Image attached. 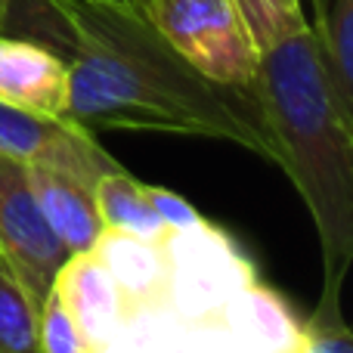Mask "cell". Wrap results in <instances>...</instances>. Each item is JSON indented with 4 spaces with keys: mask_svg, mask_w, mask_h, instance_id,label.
I'll return each instance as SVG.
<instances>
[{
    "mask_svg": "<svg viewBox=\"0 0 353 353\" xmlns=\"http://www.w3.org/2000/svg\"><path fill=\"white\" fill-rule=\"evenodd\" d=\"M12 28L68 62V118L84 128L220 140L276 159L254 93L201 78L140 0H12Z\"/></svg>",
    "mask_w": 353,
    "mask_h": 353,
    "instance_id": "obj_1",
    "label": "cell"
},
{
    "mask_svg": "<svg viewBox=\"0 0 353 353\" xmlns=\"http://www.w3.org/2000/svg\"><path fill=\"white\" fill-rule=\"evenodd\" d=\"M251 93L273 143V165L285 171L316 226L319 304H341L353 267V124L329 81L310 22L261 50Z\"/></svg>",
    "mask_w": 353,
    "mask_h": 353,
    "instance_id": "obj_2",
    "label": "cell"
},
{
    "mask_svg": "<svg viewBox=\"0 0 353 353\" xmlns=\"http://www.w3.org/2000/svg\"><path fill=\"white\" fill-rule=\"evenodd\" d=\"M143 10L201 78L239 90L254 87L261 50L232 0H143Z\"/></svg>",
    "mask_w": 353,
    "mask_h": 353,
    "instance_id": "obj_3",
    "label": "cell"
},
{
    "mask_svg": "<svg viewBox=\"0 0 353 353\" xmlns=\"http://www.w3.org/2000/svg\"><path fill=\"white\" fill-rule=\"evenodd\" d=\"M165 257L168 279L159 304L183 319L217 316L257 282V270L248 254L211 220L168 232Z\"/></svg>",
    "mask_w": 353,
    "mask_h": 353,
    "instance_id": "obj_4",
    "label": "cell"
},
{
    "mask_svg": "<svg viewBox=\"0 0 353 353\" xmlns=\"http://www.w3.org/2000/svg\"><path fill=\"white\" fill-rule=\"evenodd\" d=\"M65 257L68 248L50 230L31 192L25 165L0 155V263L12 273L37 310Z\"/></svg>",
    "mask_w": 353,
    "mask_h": 353,
    "instance_id": "obj_5",
    "label": "cell"
},
{
    "mask_svg": "<svg viewBox=\"0 0 353 353\" xmlns=\"http://www.w3.org/2000/svg\"><path fill=\"white\" fill-rule=\"evenodd\" d=\"M0 99L50 118H68V62L53 47L0 31Z\"/></svg>",
    "mask_w": 353,
    "mask_h": 353,
    "instance_id": "obj_6",
    "label": "cell"
},
{
    "mask_svg": "<svg viewBox=\"0 0 353 353\" xmlns=\"http://www.w3.org/2000/svg\"><path fill=\"white\" fill-rule=\"evenodd\" d=\"M53 292L59 294L62 307L68 310L74 329L81 332L90 353L103 347L128 316L121 288L115 285L112 273L93 248L65 257V263L56 273Z\"/></svg>",
    "mask_w": 353,
    "mask_h": 353,
    "instance_id": "obj_7",
    "label": "cell"
},
{
    "mask_svg": "<svg viewBox=\"0 0 353 353\" xmlns=\"http://www.w3.org/2000/svg\"><path fill=\"white\" fill-rule=\"evenodd\" d=\"M25 174L50 230L59 236L68 254L90 251L103 236V220L90 183L47 165H25Z\"/></svg>",
    "mask_w": 353,
    "mask_h": 353,
    "instance_id": "obj_8",
    "label": "cell"
},
{
    "mask_svg": "<svg viewBox=\"0 0 353 353\" xmlns=\"http://www.w3.org/2000/svg\"><path fill=\"white\" fill-rule=\"evenodd\" d=\"M93 251H97V257L112 273L115 285L121 288L128 313L137 310V307L159 304L161 301L165 279H168L165 239L161 242H146V239L103 230Z\"/></svg>",
    "mask_w": 353,
    "mask_h": 353,
    "instance_id": "obj_9",
    "label": "cell"
},
{
    "mask_svg": "<svg viewBox=\"0 0 353 353\" xmlns=\"http://www.w3.org/2000/svg\"><path fill=\"white\" fill-rule=\"evenodd\" d=\"M93 199H97L103 230L109 232H124V236H137L146 242H161L171 232L149 201L146 183L130 176L124 168L99 176Z\"/></svg>",
    "mask_w": 353,
    "mask_h": 353,
    "instance_id": "obj_10",
    "label": "cell"
},
{
    "mask_svg": "<svg viewBox=\"0 0 353 353\" xmlns=\"http://www.w3.org/2000/svg\"><path fill=\"white\" fill-rule=\"evenodd\" d=\"M74 118H50L0 99V155L19 165H37L62 146Z\"/></svg>",
    "mask_w": 353,
    "mask_h": 353,
    "instance_id": "obj_11",
    "label": "cell"
},
{
    "mask_svg": "<svg viewBox=\"0 0 353 353\" xmlns=\"http://www.w3.org/2000/svg\"><path fill=\"white\" fill-rule=\"evenodd\" d=\"M313 31L329 81L353 124V0H316Z\"/></svg>",
    "mask_w": 353,
    "mask_h": 353,
    "instance_id": "obj_12",
    "label": "cell"
},
{
    "mask_svg": "<svg viewBox=\"0 0 353 353\" xmlns=\"http://www.w3.org/2000/svg\"><path fill=\"white\" fill-rule=\"evenodd\" d=\"M0 353H37V307L0 263Z\"/></svg>",
    "mask_w": 353,
    "mask_h": 353,
    "instance_id": "obj_13",
    "label": "cell"
},
{
    "mask_svg": "<svg viewBox=\"0 0 353 353\" xmlns=\"http://www.w3.org/2000/svg\"><path fill=\"white\" fill-rule=\"evenodd\" d=\"M37 353H90L53 288L37 310Z\"/></svg>",
    "mask_w": 353,
    "mask_h": 353,
    "instance_id": "obj_14",
    "label": "cell"
},
{
    "mask_svg": "<svg viewBox=\"0 0 353 353\" xmlns=\"http://www.w3.org/2000/svg\"><path fill=\"white\" fill-rule=\"evenodd\" d=\"M304 353H353V323L341 316V304H319L304 323Z\"/></svg>",
    "mask_w": 353,
    "mask_h": 353,
    "instance_id": "obj_15",
    "label": "cell"
},
{
    "mask_svg": "<svg viewBox=\"0 0 353 353\" xmlns=\"http://www.w3.org/2000/svg\"><path fill=\"white\" fill-rule=\"evenodd\" d=\"M146 195H149V201H152V208L159 211V217L165 220L168 230H186V226H195L205 220L186 199H180V195L165 186H149L146 183Z\"/></svg>",
    "mask_w": 353,
    "mask_h": 353,
    "instance_id": "obj_16",
    "label": "cell"
},
{
    "mask_svg": "<svg viewBox=\"0 0 353 353\" xmlns=\"http://www.w3.org/2000/svg\"><path fill=\"white\" fill-rule=\"evenodd\" d=\"M6 16H10V0H0V31L6 25Z\"/></svg>",
    "mask_w": 353,
    "mask_h": 353,
    "instance_id": "obj_17",
    "label": "cell"
},
{
    "mask_svg": "<svg viewBox=\"0 0 353 353\" xmlns=\"http://www.w3.org/2000/svg\"><path fill=\"white\" fill-rule=\"evenodd\" d=\"M140 3H143V0H140Z\"/></svg>",
    "mask_w": 353,
    "mask_h": 353,
    "instance_id": "obj_18",
    "label": "cell"
}]
</instances>
